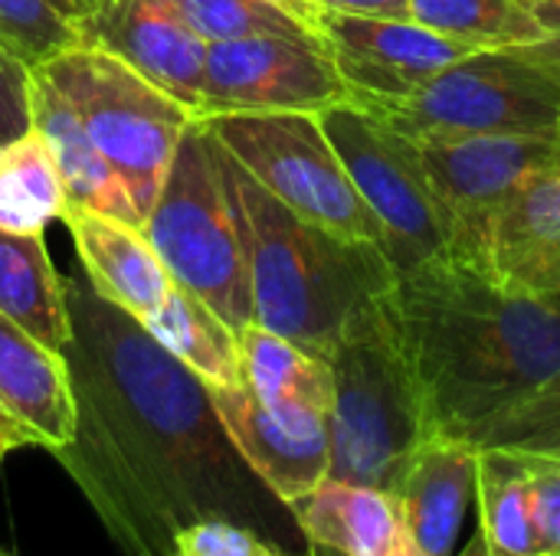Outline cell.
Wrapping results in <instances>:
<instances>
[{
  "mask_svg": "<svg viewBox=\"0 0 560 556\" xmlns=\"http://www.w3.org/2000/svg\"><path fill=\"white\" fill-rule=\"evenodd\" d=\"M72 338L62 347L75 397V436L56 456L98 495L131 482L144 498H184L223 475L233 442L207 383L167 354L148 328L102 298L89 279H66Z\"/></svg>",
  "mask_w": 560,
  "mask_h": 556,
  "instance_id": "cell-1",
  "label": "cell"
},
{
  "mask_svg": "<svg viewBox=\"0 0 560 556\" xmlns=\"http://www.w3.org/2000/svg\"><path fill=\"white\" fill-rule=\"evenodd\" d=\"M390 311L433 436L472 439L560 374V295L450 249L397 272Z\"/></svg>",
  "mask_w": 560,
  "mask_h": 556,
  "instance_id": "cell-2",
  "label": "cell"
},
{
  "mask_svg": "<svg viewBox=\"0 0 560 556\" xmlns=\"http://www.w3.org/2000/svg\"><path fill=\"white\" fill-rule=\"evenodd\" d=\"M223 170L243 220L256 324L328 360L358 308L394 288L387 252L302 220L226 151Z\"/></svg>",
  "mask_w": 560,
  "mask_h": 556,
  "instance_id": "cell-3",
  "label": "cell"
},
{
  "mask_svg": "<svg viewBox=\"0 0 560 556\" xmlns=\"http://www.w3.org/2000/svg\"><path fill=\"white\" fill-rule=\"evenodd\" d=\"M328 478L394 492L410 456L430 433L420 390L390 311V292L348 321L331 357Z\"/></svg>",
  "mask_w": 560,
  "mask_h": 556,
  "instance_id": "cell-4",
  "label": "cell"
},
{
  "mask_svg": "<svg viewBox=\"0 0 560 556\" xmlns=\"http://www.w3.org/2000/svg\"><path fill=\"white\" fill-rule=\"evenodd\" d=\"M141 233L174 285L203 298L236 331L256 321L240 206L223 170V147L200 118L184 131Z\"/></svg>",
  "mask_w": 560,
  "mask_h": 556,
  "instance_id": "cell-5",
  "label": "cell"
},
{
  "mask_svg": "<svg viewBox=\"0 0 560 556\" xmlns=\"http://www.w3.org/2000/svg\"><path fill=\"white\" fill-rule=\"evenodd\" d=\"M79 115L92 144L115 167L141 216L154 206L184 131L197 115L105 49L72 46L36 66Z\"/></svg>",
  "mask_w": 560,
  "mask_h": 556,
  "instance_id": "cell-6",
  "label": "cell"
},
{
  "mask_svg": "<svg viewBox=\"0 0 560 556\" xmlns=\"http://www.w3.org/2000/svg\"><path fill=\"white\" fill-rule=\"evenodd\" d=\"M364 108L417 141L466 134L560 141V82L522 46L466 52L410 98Z\"/></svg>",
  "mask_w": 560,
  "mask_h": 556,
  "instance_id": "cell-7",
  "label": "cell"
},
{
  "mask_svg": "<svg viewBox=\"0 0 560 556\" xmlns=\"http://www.w3.org/2000/svg\"><path fill=\"white\" fill-rule=\"evenodd\" d=\"M203 128L279 203L302 220L384 249V233L354 190L335 144L312 111L207 115Z\"/></svg>",
  "mask_w": 560,
  "mask_h": 556,
  "instance_id": "cell-8",
  "label": "cell"
},
{
  "mask_svg": "<svg viewBox=\"0 0 560 556\" xmlns=\"http://www.w3.org/2000/svg\"><path fill=\"white\" fill-rule=\"evenodd\" d=\"M354 190L384 233V252L394 272H407L453 249L456 223L423 164L420 144L390 128L358 102L318 111Z\"/></svg>",
  "mask_w": 560,
  "mask_h": 556,
  "instance_id": "cell-9",
  "label": "cell"
},
{
  "mask_svg": "<svg viewBox=\"0 0 560 556\" xmlns=\"http://www.w3.org/2000/svg\"><path fill=\"white\" fill-rule=\"evenodd\" d=\"M354 102L315 36H240L207 46L200 115H262V111H325Z\"/></svg>",
  "mask_w": 560,
  "mask_h": 556,
  "instance_id": "cell-10",
  "label": "cell"
},
{
  "mask_svg": "<svg viewBox=\"0 0 560 556\" xmlns=\"http://www.w3.org/2000/svg\"><path fill=\"white\" fill-rule=\"evenodd\" d=\"M417 141V138H413ZM423 164L456 223L453 249L482 252L492 220L538 170L560 164V141L518 134L420 138Z\"/></svg>",
  "mask_w": 560,
  "mask_h": 556,
  "instance_id": "cell-11",
  "label": "cell"
},
{
  "mask_svg": "<svg viewBox=\"0 0 560 556\" xmlns=\"http://www.w3.org/2000/svg\"><path fill=\"white\" fill-rule=\"evenodd\" d=\"M318 36L335 69L354 92L358 105H387L410 98L436 72H443L466 52H476L413 20L358 16L335 10H322Z\"/></svg>",
  "mask_w": 560,
  "mask_h": 556,
  "instance_id": "cell-12",
  "label": "cell"
},
{
  "mask_svg": "<svg viewBox=\"0 0 560 556\" xmlns=\"http://www.w3.org/2000/svg\"><path fill=\"white\" fill-rule=\"evenodd\" d=\"M207 393L236 456L279 501L292 505L328 478V416L272 410L246 387V380L233 387H207Z\"/></svg>",
  "mask_w": 560,
  "mask_h": 556,
  "instance_id": "cell-13",
  "label": "cell"
},
{
  "mask_svg": "<svg viewBox=\"0 0 560 556\" xmlns=\"http://www.w3.org/2000/svg\"><path fill=\"white\" fill-rule=\"evenodd\" d=\"M79 26V43L105 49L200 115L207 43L171 0H102Z\"/></svg>",
  "mask_w": 560,
  "mask_h": 556,
  "instance_id": "cell-14",
  "label": "cell"
},
{
  "mask_svg": "<svg viewBox=\"0 0 560 556\" xmlns=\"http://www.w3.org/2000/svg\"><path fill=\"white\" fill-rule=\"evenodd\" d=\"M0 416L20 449L59 452L75 436V397L62 351L46 347L0 311Z\"/></svg>",
  "mask_w": 560,
  "mask_h": 556,
  "instance_id": "cell-15",
  "label": "cell"
},
{
  "mask_svg": "<svg viewBox=\"0 0 560 556\" xmlns=\"http://www.w3.org/2000/svg\"><path fill=\"white\" fill-rule=\"evenodd\" d=\"M289 511L308 544L341 556H430L413 541L394 492L325 478Z\"/></svg>",
  "mask_w": 560,
  "mask_h": 556,
  "instance_id": "cell-16",
  "label": "cell"
},
{
  "mask_svg": "<svg viewBox=\"0 0 560 556\" xmlns=\"http://www.w3.org/2000/svg\"><path fill=\"white\" fill-rule=\"evenodd\" d=\"M479 449L456 436H427L394 495L413 541L430 556H453L463 518L476 501Z\"/></svg>",
  "mask_w": 560,
  "mask_h": 556,
  "instance_id": "cell-17",
  "label": "cell"
},
{
  "mask_svg": "<svg viewBox=\"0 0 560 556\" xmlns=\"http://www.w3.org/2000/svg\"><path fill=\"white\" fill-rule=\"evenodd\" d=\"M62 223L69 226L85 279L102 298L135 315L138 321L164 305L174 279L138 226L108 220L82 206H66Z\"/></svg>",
  "mask_w": 560,
  "mask_h": 556,
  "instance_id": "cell-18",
  "label": "cell"
},
{
  "mask_svg": "<svg viewBox=\"0 0 560 556\" xmlns=\"http://www.w3.org/2000/svg\"><path fill=\"white\" fill-rule=\"evenodd\" d=\"M482 252L502 279L538 295H560V164L532 174L509 197Z\"/></svg>",
  "mask_w": 560,
  "mask_h": 556,
  "instance_id": "cell-19",
  "label": "cell"
},
{
  "mask_svg": "<svg viewBox=\"0 0 560 556\" xmlns=\"http://www.w3.org/2000/svg\"><path fill=\"white\" fill-rule=\"evenodd\" d=\"M33 128L46 138L52 151L69 206H82L138 229L144 226V216L115 167L92 144L69 102L39 72H33Z\"/></svg>",
  "mask_w": 560,
  "mask_h": 556,
  "instance_id": "cell-20",
  "label": "cell"
},
{
  "mask_svg": "<svg viewBox=\"0 0 560 556\" xmlns=\"http://www.w3.org/2000/svg\"><path fill=\"white\" fill-rule=\"evenodd\" d=\"M0 311L52 351L69 344L66 279L56 272L43 236L0 229Z\"/></svg>",
  "mask_w": 560,
  "mask_h": 556,
  "instance_id": "cell-21",
  "label": "cell"
},
{
  "mask_svg": "<svg viewBox=\"0 0 560 556\" xmlns=\"http://www.w3.org/2000/svg\"><path fill=\"white\" fill-rule=\"evenodd\" d=\"M240 338V364L246 387L272 410H305V413H331L335 377L331 364L295 341L262 328L246 324L236 331Z\"/></svg>",
  "mask_w": 560,
  "mask_h": 556,
  "instance_id": "cell-22",
  "label": "cell"
},
{
  "mask_svg": "<svg viewBox=\"0 0 560 556\" xmlns=\"http://www.w3.org/2000/svg\"><path fill=\"white\" fill-rule=\"evenodd\" d=\"M148 334L194 370L207 387H233L243 380L240 338L203 298L174 285L164 305L141 321Z\"/></svg>",
  "mask_w": 560,
  "mask_h": 556,
  "instance_id": "cell-23",
  "label": "cell"
},
{
  "mask_svg": "<svg viewBox=\"0 0 560 556\" xmlns=\"http://www.w3.org/2000/svg\"><path fill=\"white\" fill-rule=\"evenodd\" d=\"M66 206L52 151L36 128L0 144V229L43 236L49 223L66 216Z\"/></svg>",
  "mask_w": 560,
  "mask_h": 556,
  "instance_id": "cell-24",
  "label": "cell"
},
{
  "mask_svg": "<svg viewBox=\"0 0 560 556\" xmlns=\"http://www.w3.org/2000/svg\"><path fill=\"white\" fill-rule=\"evenodd\" d=\"M479 531L489 556H535L528 459L522 449L482 446L476 469Z\"/></svg>",
  "mask_w": 560,
  "mask_h": 556,
  "instance_id": "cell-25",
  "label": "cell"
},
{
  "mask_svg": "<svg viewBox=\"0 0 560 556\" xmlns=\"http://www.w3.org/2000/svg\"><path fill=\"white\" fill-rule=\"evenodd\" d=\"M410 20L466 49H512L541 39L528 0H410Z\"/></svg>",
  "mask_w": 560,
  "mask_h": 556,
  "instance_id": "cell-26",
  "label": "cell"
},
{
  "mask_svg": "<svg viewBox=\"0 0 560 556\" xmlns=\"http://www.w3.org/2000/svg\"><path fill=\"white\" fill-rule=\"evenodd\" d=\"M171 3L180 10V16L207 46L240 36H259V33L322 39L272 0H171Z\"/></svg>",
  "mask_w": 560,
  "mask_h": 556,
  "instance_id": "cell-27",
  "label": "cell"
},
{
  "mask_svg": "<svg viewBox=\"0 0 560 556\" xmlns=\"http://www.w3.org/2000/svg\"><path fill=\"white\" fill-rule=\"evenodd\" d=\"M0 39L30 66L79 46V26L49 0H0Z\"/></svg>",
  "mask_w": 560,
  "mask_h": 556,
  "instance_id": "cell-28",
  "label": "cell"
},
{
  "mask_svg": "<svg viewBox=\"0 0 560 556\" xmlns=\"http://www.w3.org/2000/svg\"><path fill=\"white\" fill-rule=\"evenodd\" d=\"M476 449L505 446L522 452H555L560 456V374L528 403L499 416L492 426L469 439Z\"/></svg>",
  "mask_w": 560,
  "mask_h": 556,
  "instance_id": "cell-29",
  "label": "cell"
},
{
  "mask_svg": "<svg viewBox=\"0 0 560 556\" xmlns=\"http://www.w3.org/2000/svg\"><path fill=\"white\" fill-rule=\"evenodd\" d=\"M167 556H282L269 541L223 518H197L174 531Z\"/></svg>",
  "mask_w": 560,
  "mask_h": 556,
  "instance_id": "cell-30",
  "label": "cell"
},
{
  "mask_svg": "<svg viewBox=\"0 0 560 556\" xmlns=\"http://www.w3.org/2000/svg\"><path fill=\"white\" fill-rule=\"evenodd\" d=\"M535 556H560V456L525 452Z\"/></svg>",
  "mask_w": 560,
  "mask_h": 556,
  "instance_id": "cell-31",
  "label": "cell"
},
{
  "mask_svg": "<svg viewBox=\"0 0 560 556\" xmlns=\"http://www.w3.org/2000/svg\"><path fill=\"white\" fill-rule=\"evenodd\" d=\"M33 128V69L0 39V144Z\"/></svg>",
  "mask_w": 560,
  "mask_h": 556,
  "instance_id": "cell-32",
  "label": "cell"
},
{
  "mask_svg": "<svg viewBox=\"0 0 560 556\" xmlns=\"http://www.w3.org/2000/svg\"><path fill=\"white\" fill-rule=\"evenodd\" d=\"M538 23H541V39L532 46H522L535 62H541L560 82V0H528Z\"/></svg>",
  "mask_w": 560,
  "mask_h": 556,
  "instance_id": "cell-33",
  "label": "cell"
},
{
  "mask_svg": "<svg viewBox=\"0 0 560 556\" xmlns=\"http://www.w3.org/2000/svg\"><path fill=\"white\" fill-rule=\"evenodd\" d=\"M318 7H322V10H335V13L410 20V0H318Z\"/></svg>",
  "mask_w": 560,
  "mask_h": 556,
  "instance_id": "cell-34",
  "label": "cell"
},
{
  "mask_svg": "<svg viewBox=\"0 0 560 556\" xmlns=\"http://www.w3.org/2000/svg\"><path fill=\"white\" fill-rule=\"evenodd\" d=\"M272 3H279L285 13H292L299 23H305L312 33H318V16H322L318 0H272Z\"/></svg>",
  "mask_w": 560,
  "mask_h": 556,
  "instance_id": "cell-35",
  "label": "cell"
},
{
  "mask_svg": "<svg viewBox=\"0 0 560 556\" xmlns=\"http://www.w3.org/2000/svg\"><path fill=\"white\" fill-rule=\"evenodd\" d=\"M49 3H52V7H56V10H59L62 16H66V20L79 23V20H85V16H89V13L95 10V7H98L102 0H49Z\"/></svg>",
  "mask_w": 560,
  "mask_h": 556,
  "instance_id": "cell-36",
  "label": "cell"
},
{
  "mask_svg": "<svg viewBox=\"0 0 560 556\" xmlns=\"http://www.w3.org/2000/svg\"><path fill=\"white\" fill-rule=\"evenodd\" d=\"M13 449H20V439L13 436V429H10V426H7V419L0 416V459H3V456H10Z\"/></svg>",
  "mask_w": 560,
  "mask_h": 556,
  "instance_id": "cell-37",
  "label": "cell"
},
{
  "mask_svg": "<svg viewBox=\"0 0 560 556\" xmlns=\"http://www.w3.org/2000/svg\"><path fill=\"white\" fill-rule=\"evenodd\" d=\"M459 556H489V554H486V541H482V531H476V534H472V541H469V544L463 547V554H459Z\"/></svg>",
  "mask_w": 560,
  "mask_h": 556,
  "instance_id": "cell-38",
  "label": "cell"
},
{
  "mask_svg": "<svg viewBox=\"0 0 560 556\" xmlns=\"http://www.w3.org/2000/svg\"><path fill=\"white\" fill-rule=\"evenodd\" d=\"M308 556H341V554H335V551H328V547H322V544H308Z\"/></svg>",
  "mask_w": 560,
  "mask_h": 556,
  "instance_id": "cell-39",
  "label": "cell"
},
{
  "mask_svg": "<svg viewBox=\"0 0 560 556\" xmlns=\"http://www.w3.org/2000/svg\"><path fill=\"white\" fill-rule=\"evenodd\" d=\"M0 556H10V554H7V551H0Z\"/></svg>",
  "mask_w": 560,
  "mask_h": 556,
  "instance_id": "cell-40",
  "label": "cell"
}]
</instances>
